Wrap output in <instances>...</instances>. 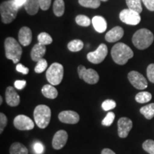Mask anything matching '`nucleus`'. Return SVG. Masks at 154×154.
Returning <instances> with one entry per match:
<instances>
[{
    "instance_id": "nucleus-27",
    "label": "nucleus",
    "mask_w": 154,
    "mask_h": 154,
    "mask_svg": "<svg viewBox=\"0 0 154 154\" xmlns=\"http://www.w3.org/2000/svg\"><path fill=\"white\" fill-rule=\"evenodd\" d=\"M152 99V95L151 93L147 91H142L136 94L135 99L138 103H144L150 101Z\"/></svg>"
},
{
    "instance_id": "nucleus-3",
    "label": "nucleus",
    "mask_w": 154,
    "mask_h": 154,
    "mask_svg": "<svg viewBox=\"0 0 154 154\" xmlns=\"http://www.w3.org/2000/svg\"><path fill=\"white\" fill-rule=\"evenodd\" d=\"M6 57L10 59L14 63H17L20 61L22 54V49L20 44L12 37L6 38L5 42Z\"/></svg>"
},
{
    "instance_id": "nucleus-31",
    "label": "nucleus",
    "mask_w": 154,
    "mask_h": 154,
    "mask_svg": "<svg viewBox=\"0 0 154 154\" xmlns=\"http://www.w3.org/2000/svg\"><path fill=\"white\" fill-rule=\"evenodd\" d=\"M48 66L47 61L45 59H42L40 60H38L37 62H36V65L35 66V69H34V71H35L36 73L37 74H41V73L44 72V71L46 70Z\"/></svg>"
},
{
    "instance_id": "nucleus-30",
    "label": "nucleus",
    "mask_w": 154,
    "mask_h": 154,
    "mask_svg": "<svg viewBox=\"0 0 154 154\" xmlns=\"http://www.w3.org/2000/svg\"><path fill=\"white\" fill-rule=\"evenodd\" d=\"M76 22L78 25L81 26H84V27H87L91 24V20L88 17L85 15H78L76 17Z\"/></svg>"
},
{
    "instance_id": "nucleus-18",
    "label": "nucleus",
    "mask_w": 154,
    "mask_h": 154,
    "mask_svg": "<svg viewBox=\"0 0 154 154\" xmlns=\"http://www.w3.org/2000/svg\"><path fill=\"white\" fill-rule=\"evenodd\" d=\"M46 54V45L38 43L34 46L31 51V58L34 61L37 62L38 60L43 59Z\"/></svg>"
},
{
    "instance_id": "nucleus-20",
    "label": "nucleus",
    "mask_w": 154,
    "mask_h": 154,
    "mask_svg": "<svg viewBox=\"0 0 154 154\" xmlns=\"http://www.w3.org/2000/svg\"><path fill=\"white\" fill-rule=\"evenodd\" d=\"M42 93L46 98L50 99H54L57 97V89L51 84H46L42 89Z\"/></svg>"
},
{
    "instance_id": "nucleus-26",
    "label": "nucleus",
    "mask_w": 154,
    "mask_h": 154,
    "mask_svg": "<svg viewBox=\"0 0 154 154\" xmlns=\"http://www.w3.org/2000/svg\"><path fill=\"white\" fill-rule=\"evenodd\" d=\"M141 1L142 0H126V5L128 6V9L137 11L139 14H140L143 10Z\"/></svg>"
},
{
    "instance_id": "nucleus-2",
    "label": "nucleus",
    "mask_w": 154,
    "mask_h": 154,
    "mask_svg": "<svg viewBox=\"0 0 154 154\" xmlns=\"http://www.w3.org/2000/svg\"><path fill=\"white\" fill-rule=\"evenodd\" d=\"M153 34L147 29H140L138 30L135 32L132 38L134 45L140 50L149 48L153 42Z\"/></svg>"
},
{
    "instance_id": "nucleus-15",
    "label": "nucleus",
    "mask_w": 154,
    "mask_h": 154,
    "mask_svg": "<svg viewBox=\"0 0 154 154\" xmlns=\"http://www.w3.org/2000/svg\"><path fill=\"white\" fill-rule=\"evenodd\" d=\"M5 97L7 103L10 106H17L20 103V96L12 86H8L6 89Z\"/></svg>"
},
{
    "instance_id": "nucleus-9",
    "label": "nucleus",
    "mask_w": 154,
    "mask_h": 154,
    "mask_svg": "<svg viewBox=\"0 0 154 154\" xmlns=\"http://www.w3.org/2000/svg\"><path fill=\"white\" fill-rule=\"evenodd\" d=\"M108 54V48L104 44H101L96 51L89 52L87 54L88 61L94 64L101 63L105 59Z\"/></svg>"
},
{
    "instance_id": "nucleus-29",
    "label": "nucleus",
    "mask_w": 154,
    "mask_h": 154,
    "mask_svg": "<svg viewBox=\"0 0 154 154\" xmlns=\"http://www.w3.org/2000/svg\"><path fill=\"white\" fill-rule=\"evenodd\" d=\"M38 43L44 44V45H49L53 42L52 38L47 32H42L37 36Z\"/></svg>"
},
{
    "instance_id": "nucleus-39",
    "label": "nucleus",
    "mask_w": 154,
    "mask_h": 154,
    "mask_svg": "<svg viewBox=\"0 0 154 154\" xmlns=\"http://www.w3.org/2000/svg\"><path fill=\"white\" fill-rule=\"evenodd\" d=\"M142 2L149 11H154V0H142Z\"/></svg>"
},
{
    "instance_id": "nucleus-13",
    "label": "nucleus",
    "mask_w": 154,
    "mask_h": 154,
    "mask_svg": "<svg viewBox=\"0 0 154 154\" xmlns=\"http://www.w3.org/2000/svg\"><path fill=\"white\" fill-rule=\"evenodd\" d=\"M67 140H68V134L66 131H58L53 137L52 147L56 150L61 149L66 145Z\"/></svg>"
},
{
    "instance_id": "nucleus-34",
    "label": "nucleus",
    "mask_w": 154,
    "mask_h": 154,
    "mask_svg": "<svg viewBox=\"0 0 154 154\" xmlns=\"http://www.w3.org/2000/svg\"><path fill=\"white\" fill-rule=\"evenodd\" d=\"M116 106V103L113 100L107 99L102 103L101 107L104 111H109L111 109H113Z\"/></svg>"
},
{
    "instance_id": "nucleus-28",
    "label": "nucleus",
    "mask_w": 154,
    "mask_h": 154,
    "mask_svg": "<svg viewBox=\"0 0 154 154\" xmlns=\"http://www.w3.org/2000/svg\"><path fill=\"white\" fill-rule=\"evenodd\" d=\"M79 3L82 7L92 9L98 8L101 5L100 0H79Z\"/></svg>"
},
{
    "instance_id": "nucleus-40",
    "label": "nucleus",
    "mask_w": 154,
    "mask_h": 154,
    "mask_svg": "<svg viewBox=\"0 0 154 154\" xmlns=\"http://www.w3.org/2000/svg\"><path fill=\"white\" fill-rule=\"evenodd\" d=\"M34 150L35 151V153L37 154H42L44 152V147L43 144H42L39 142H36L34 145Z\"/></svg>"
},
{
    "instance_id": "nucleus-22",
    "label": "nucleus",
    "mask_w": 154,
    "mask_h": 154,
    "mask_svg": "<svg viewBox=\"0 0 154 154\" xmlns=\"http://www.w3.org/2000/svg\"><path fill=\"white\" fill-rule=\"evenodd\" d=\"M10 154H28V149L26 146L19 142L13 143L9 149Z\"/></svg>"
},
{
    "instance_id": "nucleus-38",
    "label": "nucleus",
    "mask_w": 154,
    "mask_h": 154,
    "mask_svg": "<svg viewBox=\"0 0 154 154\" xmlns=\"http://www.w3.org/2000/svg\"><path fill=\"white\" fill-rule=\"evenodd\" d=\"M16 69L17 72L22 73L23 74H28L29 72V68L24 66V65L22 64V63H18L16 66Z\"/></svg>"
},
{
    "instance_id": "nucleus-36",
    "label": "nucleus",
    "mask_w": 154,
    "mask_h": 154,
    "mask_svg": "<svg viewBox=\"0 0 154 154\" xmlns=\"http://www.w3.org/2000/svg\"><path fill=\"white\" fill-rule=\"evenodd\" d=\"M7 122H8V120H7L5 114H4L3 113H0V134L3 132L4 129L7 126Z\"/></svg>"
},
{
    "instance_id": "nucleus-17",
    "label": "nucleus",
    "mask_w": 154,
    "mask_h": 154,
    "mask_svg": "<svg viewBox=\"0 0 154 154\" xmlns=\"http://www.w3.org/2000/svg\"><path fill=\"white\" fill-rule=\"evenodd\" d=\"M19 41L22 45L27 47L32 43V31L27 26H23L19 32Z\"/></svg>"
},
{
    "instance_id": "nucleus-7",
    "label": "nucleus",
    "mask_w": 154,
    "mask_h": 154,
    "mask_svg": "<svg viewBox=\"0 0 154 154\" xmlns=\"http://www.w3.org/2000/svg\"><path fill=\"white\" fill-rule=\"evenodd\" d=\"M78 74L81 79H83L87 84H95L99 80V74L94 69H87L82 65L78 67Z\"/></svg>"
},
{
    "instance_id": "nucleus-37",
    "label": "nucleus",
    "mask_w": 154,
    "mask_h": 154,
    "mask_svg": "<svg viewBox=\"0 0 154 154\" xmlns=\"http://www.w3.org/2000/svg\"><path fill=\"white\" fill-rule=\"evenodd\" d=\"M38 2H39L40 9L43 11H47L50 7L51 0H38Z\"/></svg>"
},
{
    "instance_id": "nucleus-11",
    "label": "nucleus",
    "mask_w": 154,
    "mask_h": 154,
    "mask_svg": "<svg viewBox=\"0 0 154 154\" xmlns=\"http://www.w3.org/2000/svg\"><path fill=\"white\" fill-rule=\"evenodd\" d=\"M14 126L18 130L29 131L33 129L34 123L29 117L26 116L18 115L14 119Z\"/></svg>"
},
{
    "instance_id": "nucleus-24",
    "label": "nucleus",
    "mask_w": 154,
    "mask_h": 154,
    "mask_svg": "<svg viewBox=\"0 0 154 154\" xmlns=\"http://www.w3.org/2000/svg\"><path fill=\"white\" fill-rule=\"evenodd\" d=\"M140 112L146 119H152L154 117V103H150L140 108Z\"/></svg>"
},
{
    "instance_id": "nucleus-23",
    "label": "nucleus",
    "mask_w": 154,
    "mask_h": 154,
    "mask_svg": "<svg viewBox=\"0 0 154 154\" xmlns=\"http://www.w3.org/2000/svg\"><path fill=\"white\" fill-rule=\"evenodd\" d=\"M65 5L63 0H55L53 5V11L57 17H61L64 13Z\"/></svg>"
},
{
    "instance_id": "nucleus-43",
    "label": "nucleus",
    "mask_w": 154,
    "mask_h": 154,
    "mask_svg": "<svg viewBox=\"0 0 154 154\" xmlns=\"http://www.w3.org/2000/svg\"><path fill=\"white\" fill-rule=\"evenodd\" d=\"M101 154H116L110 149H103L101 151Z\"/></svg>"
},
{
    "instance_id": "nucleus-32",
    "label": "nucleus",
    "mask_w": 154,
    "mask_h": 154,
    "mask_svg": "<svg viewBox=\"0 0 154 154\" xmlns=\"http://www.w3.org/2000/svg\"><path fill=\"white\" fill-rule=\"evenodd\" d=\"M143 149L149 154H154V140L149 139L144 141Z\"/></svg>"
},
{
    "instance_id": "nucleus-4",
    "label": "nucleus",
    "mask_w": 154,
    "mask_h": 154,
    "mask_svg": "<svg viewBox=\"0 0 154 154\" xmlns=\"http://www.w3.org/2000/svg\"><path fill=\"white\" fill-rule=\"evenodd\" d=\"M51 112L49 106L46 105H38L34 109V119L36 124L40 128H45L49 126Z\"/></svg>"
},
{
    "instance_id": "nucleus-41",
    "label": "nucleus",
    "mask_w": 154,
    "mask_h": 154,
    "mask_svg": "<svg viewBox=\"0 0 154 154\" xmlns=\"http://www.w3.org/2000/svg\"><path fill=\"white\" fill-rule=\"evenodd\" d=\"M26 82L24 80H17L14 82V86L17 89H23L26 86Z\"/></svg>"
},
{
    "instance_id": "nucleus-14",
    "label": "nucleus",
    "mask_w": 154,
    "mask_h": 154,
    "mask_svg": "<svg viewBox=\"0 0 154 154\" xmlns=\"http://www.w3.org/2000/svg\"><path fill=\"white\" fill-rule=\"evenodd\" d=\"M59 119L61 122L67 124H76L79 121V115L74 111H63L59 113Z\"/></svg>"
},
{
    "instance_id": "nucleus-21",
    "label": "nucleus",
    "mask_w": 154,
    "mask_h": 154,
    "mask_svg": "<svg viewBox=\"0 0 154 154\" xmlns=\"http://www.w3.org/2000/svg\"><path fill=\"white\" fill-rule=\"evenodd\" d=\"M24 8L29 14H36L38 12V9L40 8L38 0H26Z\"/></svg>"
},
{
    "instance_id": "nucleus-12",
    "label": "nucleus",
    "mask_w": 154,
    "mask_h": 154,
    "mask_svg": "<svg viewBox=\"0 0 154 154\" xmlns=\"http://www.w3.org/2000/svg\"><path fill=\"white\" fill-rule=\"evenodd\" d=\"M133 127V122L130 119L122 117L118 121V134L120 138H125L128 136Z\"/></svg>"
},
{
    "instance_id": "nucleus-44",
    "label": "nucleus",
    "mask_w": 154,
    "mask_h": 154,
    "mask_svg": "<svg viewBox=\"0 0 154 154\" xmlns=\"http://www.w3.org/2000/svg\"><path fill=\"white\" fill-rule=\"evenodd\" d=\"M2 103V96H0V104Z\"/></svg>"
},
{
    "instance_id": "nucleus-42",
    "label": "nucleus",
    "mask_w": 154,
    "mask_h": 154,
    "mask_svg": "<svg viewBox=\"0 0 154 154\" xmlns=\"http://www.w3.org/2000/svg\"><path fill=\"white\" fill-rule=\"evenodd\" d=\"M13 1L14 2V3L16 4V5H17V7L19 8V7L25 5L26 0H13Z\"/></svg>"
},
{
    "instance_id": "nucleus-1",
    "label": "nucleus",
    "mask_w": 154,
    "mask_h": 154,
    "mask_svg": "<svg viewBox=\"0 0 154 154\" xmlns=\"http://www.w3.org/2000/svg\"><path fill=\"white\" fill-rule=\"evenodd\" d=\"M113 61L119 65H124L134 57L132 49L124 43H117L113 46L111 51Z\"/></svg>"
},
{
    "instance_id": "nucleus-33",
    "label": "nucleus",
    "mask_w": 154,
    "mask_h": 154,
    "mask_svg": "<svg viewBox=\"0 0 154 154\" xmlns=\"http://www.w3.org/2000/svg\"><path fill=\"white\" fill-rule=\"evenodd\" d=\"M115 119V114L113 112H109L107 113L106 116L102 121L101 124L105 126H110L113 124Z\"/></svg>"
},
{
    "instance_id": "nucleus-25",
    "label": "nucleus",
    "mask_w": 154,
    "mask_h": 154,
    "mask_svg": "<svg viewBox=\"0 0 154 154\" xmlns=\"http://www.w3.org/2000/svg\"><path fill=\"white\" fill-rule=\"evenodd\" d=\"M67 47H68L69 51H73V52H77V51H79L83 49L84 43L80 39H74L69 42L67 45Z\"/></svg>"
},
{
    "instance_id": "nucleus-19",
    "label": "nucleus",
    "mask_w": 154,
    "mask_h": 154,
    "mask_svg": "<svg viewBox=\"0 0 154 154\" xmlns=\"http://www.w3.org/2000/svg\"><path fill=\"white\" fill-rule=\"evenodd\" d=\"M92 24L94 29L99 33H103L107 29V23L106 19L101 16H95L92 19Z\"/></svg>"
},
{
    "instance_id": "nucleus-6",
    "label": "nucleus",
    "mask_w": 154,
    "mask_h": 154,
    "mask_svg": "<svg viewBox=\"0 0 154 154\" xmlns=\"http://www.w3.org/2000/svg\"><path fill=\"white\" fill-rule=\"evenodd\" d=\"M47 79L53 86L59 85L63 79V67L59 63H53L47 69Z\"/></svg>"
},
{
    "instance_id": "nucleus-10",
    "label": "nucleus",
    "mask_w": 154,
    "mask_h": 154,
    "mask_svg": "<svg viewBox=\"0 0 154 154\" xmlns=\"http://www.w3.org/2000/svg\"><path fill=\"white\" fill-rule=\"evenodd\" d=\"M128 79L131 84L137 89L143 90L148 87V82L146 78L139 72L131 71L128 73Z\"/></svg>"
},
{
    "instance_id": "nucleus-45",
    "label": "nucleus",
    "mask_w": 154,
    "mask_h": 154,
    "mask_svg": "<svg viewBox=\"0 0 154 154\" xmlns=\"http://www.w3.org/2000/svg\"><path fill=\"white\" fill-rule=\"evenodd\" d=\"M100 1H102V2H107L108 0H100Z\"/></svg>"
},
{
    "instance_id": "nucleus-35",
    "label": "nucleus",
    "mask_w": 154,
    "mask_h": 154,
    "mask_svg": "<svg viewBox=\"0 0 154 154\" xmlns=\"http://www.w3.org/2000/svg\"><path fill=\"white\" fill-rule=\"evenodd\" d=\"M147 76L150 82L154 84V63H151L147 67Z\"/></svg>"
},
{
    "instance_id": "nucleus-16",
    "label": "nucleus",
    "mask_w": 154,
    "mask_h": 154,
    "mask_svg": "<svg viewBox=\"0 0 154 154\" xmlns=\"http://www.w3.org/2000/svg\"><path fill=\"white\" fill-rule=\"evenodd\" d=\"M124 34V31L122 27H121V26H115L112 29L109 31L106 34L105 39L108 42H110V43L116 42L120 40L123 37Z\"/></svg>"
},
{
    "instance_id": "nucleus-8",
    "label": "nucleus",
    "mask_w": 154,
    "mask_h": 154,
    "mask_svg": "<svg viewBox=\"0 0 154 154\" xmlns=\"http://www.w3.org/2000/svg\"><path fill=\"white\" fill-rule=\"evenodd\" d=\"M119 18L121 22L129 25H137L141 20L139 13L128 8L121 11Z\"/></svg>"
},
{
    "instance_id": "nucleus-5",
    "label": "nucleus",
    "mask_w": 154,
    "mask_h": 154,
    "mask_svg": "<svg viewBox=\"0 0 154 154\" xmlns=\"http://www.w3.org/2000/svg\"><path fill=\"white\" fill-rule=\"evenodd\" d=\"M19 7L14 1L3 2L0 6L2 21L5 24H9L16 19Z\"/></svg>"
}]
</instances>
